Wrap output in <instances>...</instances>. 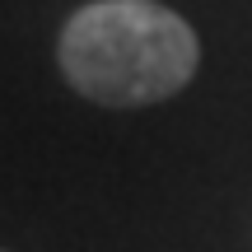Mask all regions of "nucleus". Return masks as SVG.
<instances>
[{
	"instance_id": "1",
	"label": "nucleus",
	"mask_w": 252,
	"mask_h": 252,
	"mask_svg": "<svg viewBox=\"0 0 252 252\" xmlns=\"http://www.w3.org/2000/svg\"><path fill=\"white\" fill-rule=\"evenodd\" d=\"M56 65L89 103L150 108L191 84L201 37L159 0H89L65 19Z\"/></svg>"
}]
</instances>
